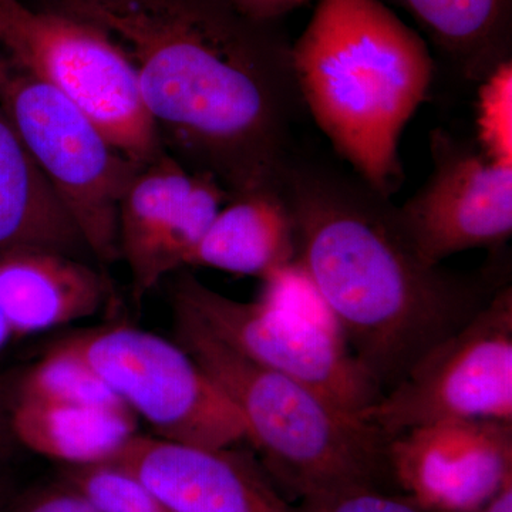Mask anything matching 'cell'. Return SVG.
Segmentation results:
<instances>
[{"instance_id":"cell-21","label":"cell","mask_w":512,"mask_h":512,"mask_svg":"<svg viewBox=\"0 0 512 512\" xmlns=\"http://www.w3.org/2000/svg\"><path fill=\"white\" fill-rule=\"evenodd\" d=\"M477 130L481 151L512 167V63L501 64L480 83Z\"/></svg>"},{"instance_id":"cell-24","label":"cell","mask_w":512,"mask_h":512,"mask_svg":"<svg viewBox=\"0 0 512 512\" xmlns=\"http://www.w3.org/2000/svg\"><path fill=\"white\" fill-rule=\"evenodd\" d=\"M225 3L249 20L271 23L292 12L308 0H224Z\"/></svg>"},{"instance_id":"cell-19","label":"cell","mask_w":512,"mask_h":512,"mask_svg":"<svg viewBox=\"0 0 512 512\" xmlns=\"http://www.w3.org/2000/svg\"><path fill=\"white\" fill-rule=\"evenodd\" d=\"M15 399L127 409L82 357L57 343L26 370Z\"/></svg>"},{"instance_id":"cell-14","label":"cell","mask_w":512,"mask_h":512,"mask_svg":"<svg viewBox=\"0 0 512 512\" xmlns=\"http://www.w3.org/2000/svg\"><path fill=\"white\" fill-rule=\"evenodd\" d=\"M113 298L109 279L84 259L46 249L0 256V312L13 339L90 318Z\"/></svg>"},{"instance_id":"cell-2","label":"cell","mask_w":512,"mask_h":512,"mask_svg":"<svg viewBox=\"0 0 512 512\" xmlns=\"http://www.w3.org/2000/svg\"><path fill=\"white\" fill-rule=\"evenodd\" d=\"M279 187L295 221L296 261L382 393L510 284L497 259L473 274L427 262L396 205L355 173L291 154Z\"/></svg>"},{"instance_id":"cell-20","label":"cell","mask_w":512,"mask_h":512,"mask_svg":"<svg viewBox=\"0 0 512 512\" xmlns=\"http://www.w3.org/2000/svg\"><path fill=\"white\" fill-rule=\"evenodd\" d=\"M63 480L86 495L99 512H173L156 491L116 461L66 467Z\"/></svg>"},{"instance_id":"cell-18","label":"cell","mask_w":512,"mask_h":512,"mask_svg":"<svg viewBox=\"0 0 512 512\" xmlns=\"http://www.w3.org/2000/svg\"><path fill=\"white\" fill-rule=\"evenodd\" d=\"M387 2L410 13L470 82H483L511 60L512 0Z\"/></svg>"},{"instance_id":"cell-6","label":"cell","mask_w":512,"mask_h":512,"mask_svg":"<svg viewBox=\"0 0 512 512\" xmlns=\"http://www.w3.org/2000/svg\"><path fill=\"white\" fill-rule=\"evenodd\" d=\"M0 109L72 215L94 261H120L119 202L143 164L121 153L69 96L2 56Z\"/></svg>"},{"instance_id":"cell-16","label":"cell","mask_w":512,"mask_h":512,"mask_svg":"<svg viewBox=\"0 0 512 512\" xmlns=\"http://www.w3.org/2000/svg\"><path fill=\"white\" fill-rule=\"evenodd\" d=\"M22 249L92 256L72 215L0 109V256Z\"/></svg>"},{"instance_id":"cell-12","label":"cell","mask_w":512,"mask_h":512,"mask_svg":"<svg viewBox=\"0 0 512 512\" xmlns=\"http://www.w3.org/2000/svg\"><path fill=\"white\" fill-rule=\"evenodd\" d=\"M397 490L430 512H480L512 477V423L446 420L390 437Z\"/></svg>"},{"instance_id":"cell-7","label":"cell","mask_w":512,"mask_h":512,"mask_svg":"<svg viewBox=\"0 0 512 512\" xmlns=\"http://www.w3.org/2000/svg\"><path fill=\"white\" fill-rule=\"evenodd\" d=\"M0 56L69 96L121 153L147 164L164 153L136 73L96 26L22 0H0Z\"/></svg>"},{"instance_id":"cell-3","label":"cell","mask_w":512,"mask_h":512,"mask_svg":"<svg viewBox=\"0 0 512 512\" xmlns=\"http://www.w3.org/2000/svg\"><path fill=\"white\" fill-rule=\"evenodd\" d=\"M301 103L353 173L390 198L399 140L429 93V47L383 0H319L291 47Z\"/></svg>"},{"instance_id":"cell-22","label":"cell","mask_w":512,"mask_h":512,"mask_svg":"<svg viewBox=\"0 0 512 512\" xmlns=\"http://www.w3.org/2000/svg\"><path fill=\"white\" fill-rule=\"evenodd\" d=\"M292 512H430L397 490L355 488L343 493L299 501Z\"/></svg>"},{"instance_id":"cell-8","label":"cell","mask_w":512,"mask_h":512,"mask_svg":"<svg viewBox=\"0 0 512 512\" xmlns=\"http://www.w3.org/2000/svg\"><path fill=\"white\" fill-rule=\"evenodd\" d=\"M82 357L158 439L205 448L248 441L234 404L177 342L127 323H107L57 340Z\"/></svg>"},{"instance_id":"cell-1","label":"cell","mask_w":512,"mask_h":512,"mask_svg":"<svg viewBox=\"0 0 512 512\" xmlns=\"http://www.w3.org/2000/svg\"><path fill=\"white\" fill-rule=\"evenodd\" d=\"M133 66L165 150L229 197L279 185L301 97L291 47L224 0H52Z\"/></svg>"},{"instance_id":"cell-17","label":"cell","mask_w":512,"mask_h":512,"mask_svg":"<svg viewBox=\"0 0 512 512\" xmlns=\"http://www.w3.org/2000/svg\"><path fill=\"white\" fill-rule=\"evenodd\" d=\"M137 417L123 407L10 400L16 443L66 467L110 463L137 434Z\"/></svg>"},{"instance_id":"cell-26","label":"cell","mask_w":512,"mask_h":512,"mask_svg":"<svg viewBox=\"0 0 512 512\" xmlns=\"http://www.w3.org/2000/svg\"><path fill=\"white\" fill-rule=\"evenodd\" d=\"M480 512H512V477L501 485Z\"/></svg>"},{"instance_id":"cell-13","label":"cell","mask_w":512,"mask_h":512,"mask_svg":"<svg viewBox=\"0 0 512 512\" xmlns=\"http://www.w3.org/2000/svg\"><path fill=\"white\" fill-rule=\"evenodd\" d=\"M173 512H292L254 458L136 434L116 458Z\"/></svg>"},{"instance_id":"cell-15","label":"cell","mask_w":512,"mask_h":512,"mask_svg":"<svg viewBox=\"0 0 512 512\" xmlns=\"http://www.w3.org/2000/svg\"><path fill=\"white\" fill-rule=\"evenodd\" d=\"M298 244L291 208L279 185L235 195L218 212L188 266L265 279L296 261Z\"/></svg>"},{"instance_id":"cell-10","label":"cell","mask_w":512,"mask_h":512,"mask_svg":"<svg viewBox=\"0 0 512 512\" xmlns=\"http://www.w3.org/2000/svg\"><path fill=\"white\" fill-rule=\"evenodd\" d=\"M433 171L397 217L419 254L433 265L474 248L497 249L512 234V167L436 128Z\"/></svg>"},{"instance_id":"cell-28","label":"cell","mask_w":512,"mask_h":512,"mask_svg":"<svg viewBox=\"0 0 512 512\" xmlns=\"http://www.w3.org/2000/svg\"><path fill=\"white\" fill-rule=\"evenodd\" d=\"M13 339L12 332H10L8 323L3 318L2 312H0V352L9 345L10 340Z\"/></svg>"},{"instance_id":"cell-25","label":"cell","mask_w":512,"mask_h":512,"mask_svg":"<svg viewBox=\"0 0 512 512\" xmlns=\"http://www.w3.org/2000/svg\"><path fill=\"white\" fill-rule=\"evenodd\" d=\"M10 399L5 387L0 383V456H9L13 444H16L9 423Z\"/></svg>"},{"instance_id":"cell-5","label":"cell","mask_w":512,"mask_h":512,"mask_svg":"<svg viewBox=\"0 0 512 512\" xmlns=\"http://www.w3.org/2000/svg\"><path fill=\"white\" fill-rule=\"evenodd\" d=\"M171 301L252 362L308 384L357 417L382 397L298 261L262 279L254 302L228 298L188 272L175 278Z\"/></svg>"},{"instance_id":"cell-23","label":"cell","mask_w":512,"mask_h":512,"mask_svg":"<svg viewBox=\"0 0 512 512\" xmlns=\"http://www.w3.org/2000/svg\"><path fill=\"white\" fill-rule=\"evenodd\" d=\"M6 512H99L89 498L74 485L63 480L33 491L25 497L13 498Z\"/></svg>"},{"instance_id":"cell-9","label":"cell","mask_w":512,"mask_h":512,"mask_svg":"<svg viewBox=\"0 0 512 512\" xmlns=\"http://www.w3.org/2000/svg\"><path fill=\"white\" fill-rule=\"evenodd\" d=\"M384 436L446 420L512 423V286L359 414Z\"/></svg>"},{"instance_id":"cell-27","label":"cell","mask_w":512,"mask_h":512,"mask_svg":"<svg viewBox=\"0 0 512 512\" xmlns=\"http://www.w3.org/2000/svg\"><path fill=\"white\" fill-rule=\"evenodd\" d=\"M8 456H0V512L8 511L13 501L12 480L6 471L5 460Z\"/></svg>"},{"instance_id":"cell-11","label":"cell","mask_w":512,"mask_h":512,"mask_svg":"<svg viewBox=\"0 0 512 512\" xmlns=\"http://www.w3.org/2000/svg\"><path fill=\"white\" fill-rule=\"evenodd\" d=\"M229 200L214 175L191 171L168 151L138 168L117 212L120 259L130 269L134 301L183 271Z\"/></svg>"},{"instance_id":"cell-4","label":"cell","mask_w":512,"mask_h":512,"mask_svg":"<svg viewBox=\"0 0 512 512\" xmlns=\"http://www.w3.org/2000/svg\"><path fill=\"white\" fill-rule=\"evenodd\" d=\"M173 311L175 342L234 404L284 497L299 503L355 488L397 490L390 437L308 384L225 345L183 306L173 303Z\"/></svg>"}]
</instances>
